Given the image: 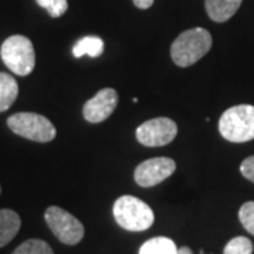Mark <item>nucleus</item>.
Segmentation results:
<instances>
[{
  "instance_id": "obj_19",
  "label": "nucleus",
  "mask_w": 254,
  "mask_h": 254,
  "mask_svg": "<svg viewBox=\"0 0 254 254\" xmlns=\"http://www.w3.org/2000/svg\"><path fill=\"white\" fill-rule=\"evenodd\" d=\"M240 173L245 177L246 180L252 181L254 184V155L246 158L245 161L240 165Z\"/></svg>"
},
{
  "instance_id": "obj_9",
  "label": "nucleus",
  "mask_w": 254,
  "mask_h": 254,
  "mask_svg": "<svg viewBox=\"0 0 254 254\" xmlns=\"http://www.w3.org/2000/svg\"><path fill=\"white\" fill-rule=\"evenodd\" d=\"M118 102V92L112 88H105L83 105V110H82L83 118L89 123L105 122L115 112Z\"/></svg>"
},
{
  "instance_id": "obj_18",
  "label": "nucleus",
  "mask_w": 254,
  "mask_h": 254,
  "mask_svg": "<svg viewBox=\"0 0 254 254\" xmlns=\"http://www.w3.org/2000/svg\"><path fill=\"white\" fill-rule=\"evenodd\" d=\"M239 219L249 233L254 236V200L246 202L239 210Z\"/></svg>"
},
{
  "instance_id": "obj_16",
  "label": "nucleus",
  "mask_w": 254,
  "mask_h": 254,
  "mask_svg": "<svg viewBox=\"0 0 254 254\" xmlns=\"http://www.w3.org/2000/svg\"><path fill=\"white\" fill-rule=\"evenodd\" d=\"M223 254H253V243L247 237L237 236L225 246Z\"/></svg>"
},
{
  "instance_id": "obj_8",
  "label": "nucleus",
  "mask_w": 254,
  "mask_h": 254,
  "mask_svg": "<svg viewBox=\"0 0 254 254\" xmlns=\"http://www.w3.org/2000/svg\"><path fill=\"white\" fill-rule=\"evenodd\" d=\"M177 170V164L168 157H155L138 164L134 171V181L143 188H151L170 178Z\"/></svg>"
},
{
  "instance_id": "obj_17",
  "label": "nucleus",
  "mask_w": 254,
  "mask_h": 254,
  "mask_svg": "<svg viewBox=\"0 0 254 254\" xmlns=\"http://www.w3.org/2000/svg\"><path fill=\"white\" fill-rule=\"evenodd\" d=\"M37 4L48 11L51 17H61L68 10V0H36Z\"/></svg>"
},
{
  "instance_id": "obj_13",
  "label": "nucleus",
  "mask_w": 254,
  "mask_h": 254,
  "mask_svg": "<svg viewBox=\"0 0 254 254\" xmlns=\"http://www.w3.org/2000/svg\"><path fill=\"white\" fill-rule=\"evenodd\" d=\"M103 40L100 37L88 36L81 38L73 46L72 54L75 58H81L83 55H89L92 58H98L103 53Z\"/></svg>"
},
{
  "instance_id": "obj_11",
  "label": "nucleus",
  "mask_w": 254,
  "mask_h": 254,
  "mask_svg": "<svg viewBox=\"0 0 254 254\" xmlns=\"http://www.w3.org/2000/svg\"><path fill=\"white\" fill-rule=\"evenodd\" d=\"M21 227V219L11 209H0V249L9 245Z\"/></svg>"
},
{
  "instance_id": "obj_2",
  "label": "nucleus",
  "mask_w": 254,
  "mask_h": 254,
  "mask_svg": "<svg viewBox=\"0 0 254 254\" xmlns=\"http://www.w3.org/2000/svg\"><path fill=\"white\" fill-rule=\"evenodd\" d=\"M113 216L119 226L128 232H143L154 223L153 209L131 195H123L116 199L113 205Z\"/></svg>"
},
{
  "instance_id": "obj_1",
  "label": "nucleus",
  "mask_w": 254,
  "mask_h": 254,
  "mask_svg": "<svg viewBox=\"0 0 254 254\" xmlns=\"http://www.w3.org/2000/svg\"><path fill=\"white\" fill-rule=\"evenodd\" d=\"M212 48V36L208 30L190 28L181 33L171 46V58L175 65L187 68L196 64Z\"/></svg>"
},
{
  "instance_id": "obj_4",
  "label": "nucleus",
  "mask_w": 254,
  "mask_h": 254,
  "mask_svg": "<svg viewBox=\"0 0 254 254\" xmlns=\"http://www.w3.org/2000/svg\"><path fill=\"white\" fill-rule=\"evenodd\" d=\"M3 64L18 76H27L36 66V51L31 40L24 36H11L0 47Z\"/></svg>"
},
{
  "instance_id": "obj_5",
  "label": "nucleus",
  "mask_w": 254,
  "mask_h": 254,
  "mask_svg": "<svg viewBox=\"0 0 254 254\" xmlns=\"http://www.w3.org/2000/svg\"><path fill=\"white\" fill-rule=\"evenodd\" d=\"M7 126L14 134L36 143H50L57 136L54 125L46 116L33 112L11 115L7 119Z\"/></svg>"
},
{
  "instance_id": "obj_22",
  "label": "nucleus",
  "mask_w": 254,
  "mask_h": 254,
  "mask_svg": "<svg viewBox=\"0 0 254 254\" xmlns=\"http://www.w3.org/2000/svg\"><path fill=\"white\" fill-rule=\"evenodd\" d=\"M0 193H1V187H0Z\"/></svg>"
},
{
  "instance_id": "obj_14",
  "label": "nucleus",
  "mask_w": 254,
  "mask_h": 254,
  "mask_svg": "<svg viewBox=\"0 0 254 254\" xmlns=\"http://www.w3.org/2000/svg\"><path fill=\"white\" fill-rule=\"evenodd\" d=\"M178 247L168 237H153L140 247L138 254H177Z\"/></svg>"
},
{
  "instance_id": "obj_15",
  "label": "nucleus",
  "mask_w": 254,
  "mask_h": 254,
  "mask_svg": "<svg viewBox=\"0 0 254 254\" xmlns=\"http://www.w3.org/2000/svg\"><path fill=\"white\" fill-rule=\"evenodd\" d=\"M11 254H54V252L44 240L30 239L18 246Z\"/></svg>"
},
{
  "instance_id": "obj_10",
  "label": "nucleus",
  "mask_w": 254,
  "mask_h": 254,
  "mask_svg": "<svg viewBox=\"0 0 254 254\" xmlns=\"http://www.w3.org/2000/svg\"><path fill=\"white\" fill-rule=\"evenodd\" d=\"M243 0H205L208 16L216 23H225L233 17Z\"/></svg>"
},
{
  "instance_id": "obj_3",
  "label": "nucleus",
  "mask_w": 254,
  "mask_h": 254,
  "mask_svg": "<svg viewBox=\"0 0 254 254\" xmlns=\"http://www.w3.org/2000/svg\"><path fill=\"white\" fill-rule=\"evenodd\" d=\"M219 133L230 143H246L254 138V106L237 105L219 119Z\"/></svg>"
},
{
  "instance_id": "obj_21",
  "label": "nucleus",
  "mask_w": 254,
  "mask_h": 254,
  "mask_svg": "<svg viewBox=\"0 0 254 254\" xmlns=\"http://www.w3.org/2000/svg\"><path fill=\"white\" fill-rule=\"evenodd\" d=\"M177 254H193L192 253V250H190V247H181V249H178V253Z\"/></svg>"
},
{
  "instance_id": "obj_7",
  "label": "nucleus",
  "mask_w": 254,
  "mask_h": 254,
  "mask_svg": "<svg viewBox=\"0 0 254 254\" xmlns=\"http://www.w3.org/2000/svg\"><path fill=\"white\" fill-rule=\"evenodd\" d=\"M178 133V126L173 119L155 118L137 127L136 138L145 147H161L170 144Z\"/></svg>"
},
{
  "instance_id": "obj_20",
  "label": "nucleus",
  "mask_w": 254,
  "mask_h": 254,
  "mask_svg": "<svg viewBox=\"0 0 254 254\" xmlns=\"http://www.w3.org/2000/svg\"><path fill=\"white\" fill-rule=\"evenodd\" d=\"M133 3L138 9H150L153 6L154 0H133Z\"/></svg>"
},
{
  "instance_id": "obj_12",
  "label": "nucleus",
  "mask_w": 254,
  "mask_h": 254,
  "mask_svg": "<svg viewBox=\"0 0 254 254\" xmlns=\"http://www.w3.org/2000/svg\"><path fill=\"white\" fill-rule=\"evenodd\" d=\"M18 96V83L10 73L0 72V113L11 108Z\"/></svg>"
},
{
  "instance_id": "obj_6",
  "label": "nucleus",
  "mask_w": 254,
  "mask_h": 254,
  "mask_svg": "<svg viewBox=\"0 0 254 254\" xmlns=\"http://www.w3.org/2000/svg\"><path fill=\"white\" fill-rule=\"evenodd\" d=\"M44 219L54 236L64 245H78L85 236V229L81 222L60 206L47 208Z\"/></svg>"
}]
</instances>
